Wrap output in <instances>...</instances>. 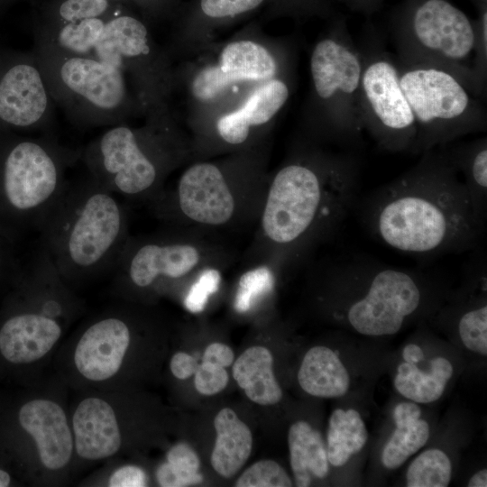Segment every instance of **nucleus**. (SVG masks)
<instances>
[{
	"label": "nucleus",
	"instance_id": "412c9836",
	"mask_svg": "<svg viewBox=\"0 0 487 487\" xmlns=\"http://www.w3.org/2000/svg\"><path fill=\"white\" fill-rule=\"evenodd\" d=\"M233 377L245 395L259 405H274L282 398L273 372L272 354L264 346L246 349L234 363Z\"/></svg>",
	"mask_w": 487,
	"mask_h": 487
},
{
	"label": "nucleus",
	"instance_id": "cd10ccee",
	"mask_svg": "<svg viewBox=\"0 0 487 487\" xmlns=\"http://www.w3.org/2000/svg\"><path fill=\"white\" fill-rule=\"evenodd\" d=\"M429 434L427 422L420 418L408 425L396 427L382 449L381 455L382 465L390 470L401 466L426 445Z\"/></svg>",
	"mask_w": 487,
	"mask_h": 487
},
{
	"label": "nucleus",
	"instance_id": "20e7f679",
	"mask_svg": "<svg viewBox=\"0 0 487 487\" xmlns=\"http://www.w3.org/2000/svg\"><path fill=\"white\" fill-rule=\"evenodd\" d=\"M333 266L335 281L352 296L345 302L344 318L362 335L398 333L424 302L422 280L413 271L363 257L346 258Z\"/></svg>",
	"mask_w": 487,
	"mask_h": 487
},
{
	"label": "nucleus",
	"instance_id": "f3484780",
	"mask_svg": "<svg viewBox=\"0 0 487 487\" xmlns=\"http://www.w3.org/2000/svg\"><path fill=\"white\" fill-rule=\"evenodd\" d=\"M47 106V95L41 76L32 66L10 69L0 82V118L16 126L38 122Z\"/></svg>",
	"mask_w": 487,
	"mask_h": 487
},
{
	"label": "nucleus",
	"instance_id": "f8f14e48",
	"mask_svg": "<svg viewBox=\"0 0 487 487\" xmlns=\"http://www.w3.org/2000/svg\"><path fill=\"white\" fill-rule=\"evenodd\" d=\"M132 340L130 323L121 315L107 314L88 325L77 342L74 364L90 381H106L120 370Z\"/></svg>",
	"mask_w": 487,
	"mask_h": 487
},
{
	"label": "nucleus",
	"instance_id": "79ce46f5",
	"mask_svg": "<svg viewBox=\"0 0 487 487\" xmlns=\"http://www.w3.org/2000/svg\"><path fill=\"white\" fill-rule=\"evenodd\" d=\"M234 354L231 347L222 343H213L207 346L202 361L228 367L234 363Z\"/></svg>",
	"mask_w": 487,
	"mask_h": 487
},
{
	"label": "nucleus",
	"instance_id": "de8ad7c7",
	"mask_svg": "<svg viewBox=\"0 0 487 487\" xmlns=\"http://www.w3.org/2000/svg\"><path fill=\"white\" fill-rule=\"evenodd\" d=\"M11 484V475L5 470L0 468V487H7Z\"/></svg>",
	"mask_w": 487,
	"mask_h": 487
},
{
	"label": "nucleus",
	"instance_id": "f257e3e1",
	"mask_svg": "<svg viewBox=\"0 0 487 487\" xmlns=\"http://www.w3.org/2000/svg\"><path fill=\"white\" fill-rule=\"evenodd\" d=\"M456 170L449 158L427 156L363 199L364 226L380 243L408 254L473 249L485 223L476 216Z\"/></svg>",
	"mask_w": 487,
	"mask_h": 487
},
{
	"label": "nucleus",
	"instance_id": "ea45409f",
	"mask_svg": "<svg viewBox=\"0 0 487 487\" xmlns=\"http://www.w3.org/2000/svg\"><path fill=\"white\" fill-rule=\"evenodd\" d=\"M147 476L144 471L136 465H124L112 473L107 486L142 487L146 486Z\"/></svg>",
	"mask_w": 487,
	"mask_h": 487
},
{
	"label": "nucleus",
	"instance_id": "5701e85b",
	"mask_svg": "<svg viewBox=\"0 0 487 487\" xmlns=\"http://www.w3.org/2000/svg\"><path fill=\"white\" fill-rule=\"evenodd\" d=\"M453 372L452 363L445 357L431 360L428 372L405 362L398 366L394 387L400 395L416 403H430L442 396Z\"/></svg>",
	"mask_w": 487,
	"mask_h": 487
},
{
	"label": "nucleus",
	"instance_id": "c9c22d12",
	"mask_svg": "<svg viewBox=\"0 0 487 487\" xmlns=\"http://www.w3.org/2000/svg\"><path fill=\"white\" fill-rule=\"evenodd\" d=\"M228 380V373L225 367L202 361L195 372L194 383L200 394L211 396L223 391Z\"/></svg>",
	"mask_w": 487,
	"mask_h": 487
},
{
	"label": "nucleus",
	"instance_id": "b1692460",
	"mask_svg": "<svg viewBox=\"0 0 487 487\" xmlns=\"http://www.w3.org/2000/svg\"><path fill=\"white\" fill-rule=\"evenodd\" d=\"M95 48L102 61L119 67L122 57H135L148 51L147 30L135 18H115L104 25Z\"/></svg>",
	"mask_w": 487,
	"mask_h": 487
},
{
	"label": "nucleus",
	"instance_id": "9d476101",
	"mask_svg": "<svg viewBox=\"0 0 487 487\" xmlns=\"http://www.w3.org/2000/svg\"><path fill=\"white\" fill-rule=\"evenodd\" d=\"M400 77L391 62L375 60L363 69L360 90L380 143L390 150H412L416 149L418 126Z\"/></svg>",
	"mask_w": 487,
	"mask_h": 487
},
{
	"label": "nucleus",
	"instance_id": "f704fd0d",
	"mask_svg": "<svg viewBox=\"0 0 487 487\" xmlns=\"http://www.w3.org/2000/svg\"><path fill=\"white\" fill-rule=\"evenodd\" d=\"M220 280V273L216 270L203 271L185 299L186 308L191 312L202 311L209 296L218 289Z\"/></svg>",
	"mask_w": 487,
	"mask_h": 487
},
{
	"label": "nucleus",
	"instance_id": "72a5a7b5",
	"mask_svg": "<svg viewBox=\"0 0 487 487\" xmlns=\"http://www.w3.org/2000/svg\"><path fill=\"white\" fill-rule=\"evenodd\" d=\"M273 278L266 268H259L243 275L235 298V308L239 312L247 311L257 297L271 289Z\"/></svg>",
	"mask_w": 487,
	"mask_h": 487
},
{
	"label": "nucleus",
	"instance_id": "7ed1b4c3",
	"mask_svg": "<svg viewBox=\"0 0 487 487\" xmlns=\"http://www.w3.org/2000/svg\"><path fill=\"white\" fill-rule=\"evenodd\" d=\"M39 231L41 248L66 282L113 271L130 238L125 209L93 179L67 185Z\"/></svg>",
	"mask_w": 487,
	"mask_h": 487
},
{
	"label": "nucleus",
	"instance_id": "c03bdc74",
	"mask_svg": "<svg viewBox=\"0 0 487 487\" xmlns=\"http://www.w3.org/2000/svg\"><path fill=\"white\" fill-rule=\"evenodd\" d=\"M402 357L406 363L417 364L424 359V353L418 345L409 344L403 349Z\"/></svg>",
	"mask_w": 487,
	"mask_h": 487
},
{
	"label": "nucleus",
	"instance_id": "a211bd4d",
	"mask_svg": "<svg viewBox=\"0 0 487 487\" xmlns=\"http://www.w3.org/2000/svg\"><path fill=\"white\" fill-rule=\"evenodd\" d=\"M65 85L90 103L103 109L121 103L124 87L119 67L86 58H71L61 67Z\"/></svg>",
	"mask_w": 487,
	"mask_h": 487
},
{
	"label": "nucleus",
	"instance_id": "6ab92c4d",
	"mask_svg": "<svg viewBox=\"0 0 487 487\" xmlns=\"http://www.w3.org/2000/svg\"><path fill=\"white\" fill-rule=\"evenodd\" d=\"M214 426L216 437L211 454V465L222 477L231 478L244 466L251 455L252 432L229 408L216 414Z\"/></svg>",
	"mask_w": 487,
	"mask_h": 487
},
{
	"label": "nucleus",
	"instance_id": "2eb2a0df",
	"mask_svg": "<svg viewBox=\"0 0 487 487\" xmlns=\"http://www.w3.org/2000/svg\"><path fill=\"white\" fill-rule=\"evenodd\" d=\"M71 430L75 451L87 461L111 457L122 445L115 409L99 397H87L78 403L72 415Z\"/></svg>",
	"mask_w": 487,
	"mask_h": 487
},
{
	"label": "nucleus",
	"instance_id": "1a4fd4ad",
	"mask_svg": "<svg viewBox=\"0 0 487 487\" xmlns=\"http://www.w3.org/2000/svg\"><path fill=\"white\" fill-rule=\"evenodd\" d=\"M158 214L176 215L207 226L230 222L237 209V197L221 170L211 163H198L184 171L176 190L153 199Z\"/></svg>",
	"mask_w": 487,
	"mask_h": 487
},
{
	"label": "nucleus",
	"instance_id": "7c9ffc66",
	"mask_svg": "<svg viewBox=\"0 0 487 487\" xmlns=\"http://www.w3.org/2000/svg\"><path fill=\"white\" fill-rule=\"evenodd\" d=\"M457 330L464 346L472 352L487 355V306L467 309L458 318Z\"/></svg>",
	"mask_w": 487,
	"mask_h": 487
},
{
	"label": "nucleus",
	"instance_id": "49530a36",
	"mask_svg": "<svg viewBox=\"0 0 487 487\" xmlns=\"http://www.w3.org/2000/svg\"><path fill=\"white\" fill-rule=\"evenodd\" d=\"M347 4H349L352 7L363 9V10H369L371 8H373L380 0H345Z\"/></svg>",
	"mask_w": 487,
	"mask_h": 487
},
{
	"label": "nucleus",
	"instance_id": "4468645a",
	"mask_svg": "<svg viewBox=\"0 0 487 487\" xmlns=\"http://www.w3.org/2000/svg\"><path fill=\"white\" fill-rule=\"evenodd\" d=\"M275 73V61L266 49L251 41H240L223 50L217 66L202 69L195 85L204 98L213 99L234 82L269 80Z\"/></svg>",
	"mask_w": 487,
	"mask_h": 487
},
{
	"label": "nucleus",
	"instance_id": "a19ab883",
	"mask_svg": "<svg viewBox=\"0 0 487 487\" xmlns=\"http://www.w3.org/2000/svg\"><path fill=\"white\" fill-rule=\"evenodd\" d=\"M198 365L192 355L184 352L176 353L170 362L171 373L179 380H186L195 374Z\"/></svg>",
	"mask_w": 487,
	"mask_h": 487
},
{
	"label": "nucleus",
	"instance_id": "bb28decb",
	"mask_svg": "<svg viewBox=\"0 0 487 487\" xmlns=\"http://www.w3.org/2000/svg\"><path fill=\"white\" fill-rule=\"evenodd\" d=\"M156 471V480L162 487H183L199 483L203 475L198 472L200 460L196 452L187 444L173 446Z\"/></svg>",
	"mask_w": 487,
	"mask_h": 487
},
{
	"label": "nucleus",
	"instance_id": "f03ea898",
	"mask_svg": "<svg viewBox=\"0 0 487 487\" xmlns=\"http://www.w3.org/2000/svg\"><path fill=\"white\" fill-rule=\"evenodd\" d=\"M357 188L356 170L345 160L325 169L287 165L267 191L262 232L285 255L299 253L340 226L356 202Z\"/></svg>",
	"mask_w": 487,
	"mask_h": 487
},
{
	"label": "nucleus",
	"instance_id": "c85d7f7f",
	"mask_svg": "<svg viewBox=\"0 0 487 487\" xmlns=\"http://www.w3.org/2000/svg\"><path fill=\"white\" fill-rule=\"evenodd\" d=\"M288 96L289 89L285 83L269 79L256 88L236 112L249 126L263 124L281 108Z\"/></svg>",
	"mask_w": 487,
	"mask_h": 487
},
{
	"label": "nucleus",
	"instance_id": "39448f33",
	"mask_svg": "<svg viewBox=\"0 0 487 487\" xmlns=\"http://www.w3.org/2000/svg\"><path fill=\"white\" fill-rule=\"evenodd\" d=\"M400 80L418 126L415 150L463 133L471 100L456 78L441 69L418 67L401 74Z\"/></svg>",
	"mask_w": 487,
	"mask_h": 487
},
{
	"label": "nucleus",
	"instance_id": "0eeeda50",
	"mask_svg": "<svg viewBox=\"0 0 487 487\" xmlns=\"http://www.w3.org/2000/svg\"><path fill=\"white\" fill-rule=\"evenodd\" d=\"M204 257L201 248L170 235L130 237L113 271L122 289L148 290L186 277L202 265Z\"/></svg>",
	"mask_w": 487,
	"mask_h": 487
},
{
	"label": "nucleus",
	"instance_id": "9b49d317",
	"mask_svg": "<svg viewBox=\"0 0 487 487\" xmlns=\"http://www.w3.org/2000/svg\"><path fill=\"white\" fill-rule=\"evenodd\" d=\"M402 18L420 49L442 60L464 61L475 48L473 24L448 0H408Z\"/></svg>",
	"mask_w": 487,
	"mask_h": 487
},
{
	"label": "nucleus",
	"instance_id": "393cba45",
	"mask_svg": "<svg viewBox=\"0 0 487 487\" xmlns=\"http://www.w3.org/2000/svg\"><path fill=\"white\" fill-rule=\"evenodd\" d=\"M367 440L368 431L358 411L353 409L333 411L326 446L329 464L335 467L343 466L363 449Z\"/></svg>",
	"mask_w": 487,
	"mask_h": 487
},
{
	"label": "nucleus",
	"instance_id": "58836bf2",
	"mask_svg": "<svg viewBox=\"0 0 487 487\" xmlns=\"http://www.w3.org/2000/svg\"><path fill=\"white\" fill-rule=\"evenodd\" d=\"M219 135L228 143L240 144L245 142L249 135L248 126L237 112L223 115L216 124Z\"/></svg>",
	"mask_w": 487,
	"mask_h": 487
},
{
	"label": "nucleus",
	"instance_id": "4be33fe9",
	"mask_svg": "<svg viewBox=\"0 0 487 487\" xmlns=\"http://www.w3.org/2000/svg\"><path fill=\"white\" fill-rule=\"evenodd\" d=\"M290 466L296 485H310L312 476L325 478L329 471L326 447L319 431L299 420L288 433Z\"/></svg>",
	"mask_w": 487,
	"mask_h": 487
},
{
	"label": "nucleus",
	"instance_id": "6e6552de",
	"mask_svg": "<svg viewBox=\"0 0 487 487\" xmlns=\"http://www.w3.org/2000/svg\"><path fill=\"white\" fill-rule=\"evenodd\" d=\"M90 163L92 179L114 194L149 199L159 194L160 170L136 134L125 126L112 128L103 134Z\"/></svg>",
	"mask_w": 487,
	"mask_h": 487
},
{
	"label": "nucleus",
	"instance_id": "2f4dec72",
	"mask_svg": "<svg viewBox=\"0 0 487 487\" xmlns=\"http://www.w3.org/2000/svg\"><path fill=\"white\" fill-rule=\"evenodd\" d=\"M105 23L97 18L72 22L65 25L59 33L60 44L67 50L84 53L96 47Z\"/></svg>",
	"mask_w": 487,
	"mask_h": 487
},
{
	"label": "nucleus",
	"instance_id": "a878e982",
	"mask_svg": "<svg viewBox=\"0 0 487 487\" xmlns=\"http://www.w3.org/2000/svg\"><path fill=\"white\" fill-rule=\"evenodd\" d=\"M455 169L464 174L463 181L478 218L486 222L487 211V148L485 142L449 158Z\"/></svg>",
	"mask_w": 487,
	"mask_h": 487
},
{
	"label": "nucleus",
	"instance_id": "4c0bfd02",
	"mask_svg": "<svg viewBox=\"0 0 487 487\" xmlns=\"http://www.w3.org/2000/svg\"><path fill=\"white\" fill-rule=\"evenodd\" d=\"M262 0H201L205 14L221 18L239 14L257 7Z\"/></svg>",
	"mask_w": 487,
	"mask_h": 487
},
{
	"label": "nucleus",
	"instance_id": "473e14b6",
	"mask_svg": "<svg viewBox=\"0 0 487 487\" xmlns=\"http://www.w3.org/2000/svg\"><path fill=\"white\" fill-rule=\"evenodd\" d=\"M236 487H290L292 481L273 460H261L247 468L235 482Z\"/></svg>",
	"mask_w": 487,
	"mask_h": 487
},
{
	"label": "nucleus",
	"instance_id": "a18cd8bd",
	"mask_svg": "<svg viewBox=\"0 0 487 487\" xmlns=\"http://www.w3.org/2000/svg\"><path fill=\"white\" fill-rule=\"evenodd\" d=\"M469 487H486L487 486V470L482 469L474 473L469 480Z\"/></svg>",
	"mask_w": 487,
	"mask_h": 487
},
{
	"label": "nucleus",
	"instance_id": "e433bc0d",
	"mask_svg": "<svg viewBox=\"0 0 487 487\" xmlns=\"http://www.w3.org/2000/svg\"><path fill=\"white\" fill-rule=\"evenodd\" d=\"M106 0H67L60 8V14L68 22L96 18L107 8Z\"/></svg>",
	"mask_w": 487,
	"mask_h": 487
},
{
	"label": "nucleus",
	"instance_id": "aec40b11",
	"mask_svg": "<svg viewBox=\"0 0 487 487\" xmlns=\"http://www.w3.org/2000/svg\"><path fill=\"white\" fill-rule=\"evenodd\" d=\"M301 389L318 398L344 396L350 386L348 372L330 348L317 345L305 354L298 372Z\"/></svg>",
	"mask_w": 487,
	"mask_h": 487
},
{
	"label": "nucleus",
	"instance_id": "423d86ee",
	"mask_svg": "<svg viewBox=\"0 0 487 487\" xmlns=\"http://www.w3.org/2000/svg\"><path fill=\"white\" fill-rule=\"evenodd\" d=\"M67 185L55 157L38 142H21L5 158L3 198L39 230Z\"/></svg>",
	"mask_w": 487,
	"mask_h": 487
},
{
	"label": "nucleus",
	"instance_id": "ddd939ff",
	"mask_svg": "<svg viewBox=\"0 0 487 487\" xmlns=\"http://www.w3.org/2000/svg\"><path fill=\"white\" fill-rule=\"evenodd\" d=\"M21 427L32 438L41 465L50 471L64 469L70 462L74 438L62 407L49 399H33L19 409Z\"/></svg>",
	"mask_w": 487,
	"mask_h": 487
},
{
	"label": "nucleus",
	"instance_id": "dca6fc26",
	"mask_svg": "<svg viewBox=\"0 0 487 487\" xmlns=\"http://www.w3.org/2000/svg\"><path fill=\"white\" fill-rule=\"evenodd\" d=\"M310 69L315 89L323 99L350 100L360 90L363 68L357 55L331 39L319 41L312 52Z\"/></svg>",
	"mask_w": 487,
	"mask_h": 487
},
{
	"label": "nucleus",
	"instance_id": "37998d69",
	"mask_svg": "<svg viewBox=\"0 0 487 487\" xmlns=\"http://www.w3.org/2000/svg\"><path fill=\"white\" fill-rule=\"evenodd\" d=\"M420 415L421 409L416 402H401L394 409L393 420L396 427H400L418 420Z\"/></svg>",
	"mask_w": 487,
	"mask_h": 487
},
{
	"label": "nucleus",
	"instance_id": "c756f323",
	"mask_svg": "<svg viewBox=\"0 0 487 487\" xmlns=\"http://www.w3.org/2000/svg\"><path fill=\"white\" fill-rule=\"evenodd\" d=\"M452 464L440 449H427L409 464L407 474L409 487H446L451 480Z\"/></svg>",
	"mask_w": 487,
	"mask_h": 487
}]
</instances>
